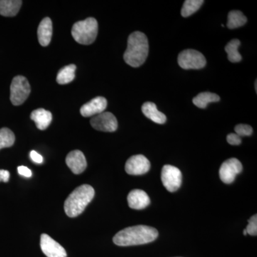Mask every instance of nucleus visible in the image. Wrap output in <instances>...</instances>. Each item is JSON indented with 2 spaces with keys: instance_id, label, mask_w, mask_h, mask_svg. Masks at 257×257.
<instances>
[{
  "instance_id": "4",
  "label": "nucleus",
  "mask_w": 257,
  "mask_h": 257,
  "mask_svg": "<svg viewBox=\"0 0 257 257\" xmlns=\"http://www.w3.org/2000/svg\"><path fill=\"white\" fill-rule=\"evenodd\" d=\"M97 34V21L93 18L77 22L72 29V37L80 45H91L95 41Z\"/></svg>"
},
{
  "instance_id": "3",
  "label": "nucleus",
  "mask_w": 257,
  "mask_h": 257,
  "mask_svg": "<svg viewBox=\"0 0 257 257\" xmlns=\"http://www.w3.org/2000/svg\"><path fill=\"white\" fill-rule=\"evenodd\" d=\"M92 186L83 184L74 189L64 202V211L69 217H76L82 214L94 197Z\"/></svg>"
},
{
  "instance_id": "7",
  "label": "nucleus",
  "mask_w": 257,
  "mask_h": 257,
  "mask_svg": "<svg viewBox=\"0 0 257 257\" xmlns=\"http://www.w3.org/2000/svg\"><path fill=\"white\" fill-rule=\"evenodd\" d=\"M161 178L165 188L170 192H175L178 190L182 184V172L175 166H164Z\"/></svg>"
},
{
  "instance_id": "25",
  "label": "nucleus",
  "mask_w": 257,
  "mask_h": 257,
  "mask_svg": "<svg viewBox=\"0 0 257 257\" xmlns=\"http://www.w3.org/2000/svg\"><path fill=\"white\" fill-rule=\"evenodd\" d=\"M235 134L241 137L251 136L253 133V128L247 124H240L235 126Z\"/></svg>"
},
{
  "instance_id": "27",
  "label": "nucleus",
  "mask_w": 257,
  "mask_h": 257,
  "mask_svg": "<svg viewBox=\"0 0 257 257\" xmlns=\"http://www.w3.org/2000/svg\"><path fill=\"white\" fill-rule=\"evenodd\" d=\"M226 140H227V143L231 145H239L241 143V138L235 133L228 135Z\"/></svg>"
},
{
  "instance_id": "12",
  "label": "nucleus",
  "mask_w": 257,
  "mask_h": 257,
  "mask_svg": "<svg viewBox=\"0 0 257 257\" xmlns=\"http://www.w3.org/2000/svg\"><path fill=\"white\" fill-rule=\"evenodd\" d=\"M106 106H107V101L105 98L103 96H96L81 107L80 114L84 117L96 116L104 112Z\"/></svg>"
},
{
  "instance_id": "32",
  "label": "nucleus",
  "mask_w": 257,
  "mask_h": 257,
  "mask_svg": "<svg viewBox=\"0 0 257 257\" xmlns=\"http://www.w3.org/2000/svg\"><path fill=\"white\" fill-rule=\"evenodd\" d=\"M256 84H257V83H256V82H255V89H256Z\"/></svg>"
},
{
  "instance_id": "5",
  "label": "nucleus",
  "mask_w": 257,
  "mask_h": 257,
  "mask_svg": "<svg viewBox=\"0 0 257 257\" xmlns=\"http://www.w3.org/2000/svg\"><path fill=\"white\" fill-rule=\"evenodd\" d=\"M31 92V88L26 77L16 76L10 86V100L15 106L21 105Z\"/></svg>"
},
{
  "instance_id": "26",
  "label": "nucleus",
  "mask_w": 257,
  "mask_h": 257,
  "mask_svg": "<svg viewBox=\"0 0 257 257\" xmlns=\"http://www.w3.org/2000/svg\"><path fill=\"white\" fill-rule=\"evenodd\" d=\"M248 224L246 228V233L251 236H256L257 235V216L254 214L250 218L248 221Z\"/></svg>"
},
{
  "instance_id": "9",
  "label": "nucleus",
  "mask_w": 257,
  "mask_h": 257,
  "mask_svg": "<svg viewBox=\"0 0 257 257\" xmlns=\"http://www.w3.org/2000/svg\"><path fill=\"white\" fill-rule=\"evenodd\" d=\"M242 170V165L239 160L236 158L229 159L221 165L219 169V177L224 183L231 184Z\"/></svg>"
},
{
  "instance_id": "2",
  "label": "nucleus",
  "mask_w": 257,
  "mask_h": 257,
  "mask_svg": "<svg viewBox=\"0 0 257 257\" xmlns=\"http://www.w3.org/2000/svg\"><path fill=\"white\" fill-rule=\"evenodd\" d=\"M149 53V42L145 34L135 32L128 37L127 48L124 54L125 62L133 67L143 65Z\"/></svg>"
},
{
  "instance_id": "24",
  "label": "nucleus",
  "mask_w": 257,
  "mask_h": 257,
  "mask_svg": "<svg viewBox=\"0 0 257 257\" xmlns=\"http://www.w3.org/2000/svg\"><path fill=\"white\" fill-rule=\"evenodd\" d=\"M15 141L14 133L10 128H0V150L13 146Z\"/></svg>"
},
{
  "instance_id": "28",
  "label": "nucleus",
  "mask_w": 257,
  "mask_h": 257,
  "mask_svg": "<svg viewBox=\"0 0 257 257\" xmlns=\"http://www.w3.org/2000/svg\"><path fill=\"white\" fill-rule=\"evenodd\" d=\"M18 173L20 175L24 176L25 177H31L32 172L28 167H25V166H20L18 168Z\"/></svg>"
},
{
  "instance_id": "15",
  "label": "nucleus",
  "mask_w": 257,
  "mask_h": 257,
  "mask_svg": "<svg viewBox=\"0 0 257 257\" xmlns=\"http://www.w3.org/2000/svg\"><path fill=\"white\" fill-rule=\"evenodd\" d=\"M37 36L42 46L50 45L52 37V23L50 18H45L42 20L37 30Z\"/></svg>"
},
{
  "instance_id": "1",
  "label": "nucleus",
  "mask_w": 257,
  "mask_h": 257,
  "mask_svg": "<svg viewBox=\"0 0 257 257\" xmlns=\"http://www.w3.org/2000/svg\"><path fill=\"white\" fill-rule=\"evenodd\" d=\"M158 231L145 225L130 226L119 231L113 238L115 244L120 246H136L152 242L158 237Z\"/></svg>"
},
{
  "instance_id": "11",
  "label": "nucleus",
  "mask_w": 257,
  "mask_h": 257,
  "mask_svg": "<svg viewBox=\"0 0 257 257\" xmlns=\"http://www.w3.org/2000/svg\"><path fill=\"white\" fill-rule=\"evenodd\" d=\"M40 246L42 252L47 257H67L63 246L50 237L48 234H42L40 238Z\"/></svg>"
},
{
  "instance_id": "21",
  "label": "nucleus",
  "mask_w": 257,
  "mask_h": 257,
  "mask_svg": "<svg viewBox=\"0 0 257 257\" xmlns=\"http://www.w3.org/2000/svg\"><path fill=\"white\" fill-rule=\"evenodd\" d=\"M247 22V19L243 15L241 12L238 10H233L228 15V28L233 30L243 26Z\"/></svg>"
},
{
  "instance_id": "29",
  "label": "nucleus",
  "mask_w": 257,
  "mask_h": 257,
  "mask_svg": "<svg viewBox=\"0 0 257 257\" xmlns=\"http://www.w3.org/2000/svg\"><path fill=\"white\" fill-rule=\"evenodd\" d=\"M30 157L35 163L42 164L43 162V157L40 154L37 153V152L32 151L30 152Z\"/></svg>"
},
{
  "instance_id": "8",
  "label": "nucleus",
  "mask_w": 257,
  "mask_h": 257,
  "mask_svg": "<svg viewBox=\"0 0 257 257\" xmlns=\"http://www.w3.org/2000/svg\"><path fill=\"white\" fill-rule=\"evenodd\" d=\"M90 124L94 130L105 133H114L118 127L117 120L114 115L104 111L93 116Z\"/></svg>"
},
{
  "instance_id": "18",
  "label": "nucleus",
  "mask_w": 257,
  "mask_h": 257,
  "mask_svg": "<svg viewBox=\"0 0 257 257\" xmlns=\"http://www.w3.org/2000/svg\"><path fill=\"white\" fill-rule=\"evenodd\" d=\"M21 0H0V15L4 17H14L20 11Z\"/></svg>"
},
{
  "instance_id": "17",
  "label": "nucleus",
  "mask_w": 257,
  "mask_h": 257,
  "mask_svg": "<svg viewBox=\"0 0 257 257\" xmlns=\"http://www.w3.org/2000/svg\"><path fill=\"white\" fill-rule=\"evenodd\" d=\"M142 111L146 117L157 124H165L167 121V116L157 109L155 103L150 102V101L145 102L142 106Z\"/></svg>"
},
{
  "instance_id": "16",
  "label": "nucleus",
  "mask_w": 257,
  "mask_h": 257,
  "mask_svg": "<svg viewBox=\"0 0 257 257\" xmlns=\"http://www.w3.org/2000/svg\"><path fill=\"white\" fill-rule=\"evenodd\" d=\"M30 118L35 121L39 130H45L52 122V114L50 111L40 108L32 111Z\"/></svg>"
},
{
  "instance_id": "14",
  "label": "nucleus",
  "mask_w": 257,
  "mask_h": 257,
  "mask_svg": "<svg viewBox=\"0 0 257 257\" xmlns=\"http://www.w3.org/2000/svg\"><path fill=\"white\" fill-rule=\"evenodd\" d=\"M127 202L128 207L131 209L140 210L150 205V199L145 191L142 189H134L128 193Z\"/></svg>"
},
{
  "instance_id": "13",
  "label": "nucleus",
  "mask_w": 257,
  "mask_h": 257,
  "mask_svg": "<svg viewBox=\"0 0 257 257\" xmlns=\"http://www.w3.org/2000/svg\"><path fill=\"white\" fill-rule=\"evenodd\" d=\"M66 164L75 175L82 173L87 168V161L84 154L79 150L69 152L66 157Z\"/></svg>"
},
{
  "instance_id": "10",
  "label": "nucleus",
  "mask_w": 257,
  "mask_h": 257,
  "mask_svg": "<svg viewBox=\"0 0 257 257\" xmlns=\"http://www.w3.org/2000/svg\"><path fill=\"white\" fill-rule=\"evenodd\" d=\"M151 164L144 155H134L126 161L125 171L130 175H143L149 172Z\"/></svg>"
},
{
  "instance_id": "20",
  "label": "nucleus",
  "mask_w": 257,
  "mask_h": 257,
  "mask_svg": "<svg viewBox=\"0 0 257 257\" xmlns=\"http://www.w3.org/2000/svg\"><path fill=\"white\" fill-rule=\"evenodd\" d=\"M77 67L74 64L65 66L59 71L57 76V82L60 84H67L72 82L75 78Z\"/></svg>"
},
{
  "instance_id": "23",
  "label": "nucleus",
  "mask_w": 257,
  "mask_h": 257,
  "mask_svg": "<svg viewBox=\"0 0 257 257\" xmlns=\"http://www.w3.org/2000/svg\"><path fill=\"white\" fill-rule=\"evenodd\" d=\"M204 3L203 0H186L181 11L182 16L184 18L191 16L199 10Z\"/></svg>"
},
{
  "instance_id": "30",
  "label": "nucleus",
  "mask_w": 257,
  "mask_h": 257,
  "mask_svg": "<svg viewBox=\"0 0 257 257\" xmlns=\"http://www.w3.org/2000/svg\"><path fill=\"white\" fill-rule=\"evenodd\" d=\"M10 177V172L8 170H0V182H8Z\"/></svg>"
},
{
  "instance_id": "6",
  "label": "nucleus",
  "mask_w": 257,
  "mask_h": 257,
  "mask_svg": "<svg viewBox=\"0 0 257 257\" xmlns=\"http://www.w3.org/2000/svg\"><path fill=\"white\" fill-rule=\"evenodd\" d=\"M178 64L184 69H199L205 67L207 61L201 52L194 50H186L179 54Z\"/></svg>"
},
{
  "instance_id": "31",
  "label": "nucleus",
  "mask_w": 257,
  "mask_h": 257,
  "mask_svg": "<svg viewBox=\"0 0 257 257\" xmlns=\"http://www.w3.org/2000/svg\"><path fill=\"white\" fill-rule=\"evenodd\" d=\"M247 233H246V229L243 230V235H246Z\"/></svg>"
},
{
  "instance_id": "19",
  "label": "nucleus",
  "mask_w": 257,
  "mask_h": 257,
  "mask_svg": "<svg viewBox=\"0 0 257 257\" xmlns=\"http://www.w3.org/2000/svg\"><path fill=\"white\" fill-rule=\"evenodd\" d=\"M219 100L220 97L214 93L202 92L193 99V103L197 107L204 109L209 103L217 102Z\"/></svg>"
},
{
  "instance_id": "22",
  "label": "nucleus",
  "mask_w": 257,
  "mask_h": 257,
  "mask_svg": "<svg viewBox=\"0 0 257 257\" xmlns=\"http://www.w3.org/2000/svg\"><path fill=\"white\" fill-rule=\"evenodd\" d=\"M240 42L239 40H232L225 47V51L228 54V60L233 63L239 62L242 60L241 55H240L238 49L240 46Z\"/></svg>"
}]
</instances>
